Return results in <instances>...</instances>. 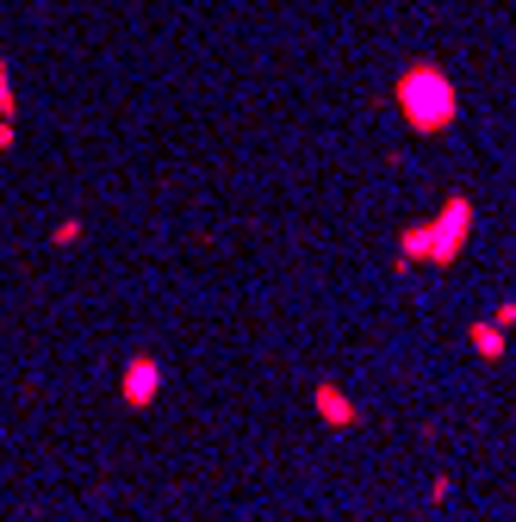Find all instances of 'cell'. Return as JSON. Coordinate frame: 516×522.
I'll return each instance as SVG.
<instances>
[{"label":"cell","instance_id":"6da1fadb","mask_svg":"<svg viewBox=\"0 0 516 522\" xmlns=\"http://www.w3.org/2000/svg\"><path fill=\"white\" fill-rule=\"evenodd\" d=\"M398 112L411 131H448L454 125V81L429 63H417L411 75H398Z\"/></svg>","mask_w":516,"mask_h":522},{"label":"cell","instance_id":"7a4b0ae2","mask_svg":"<svg viewBox=\"0 0 516 522\" xmlns=\"http://www.w3.org/2000/svg\"><path fill=\"white\" fill-rule=\"evenodd\" d=\"M467 230H473V200L448 193L442 211L429 218V255H423V268H454V255L467 249Z\"/></svg>","mask_w":516,"mask_h":522},{"label":"cell","instance_id":"3957f363","mask_svg":"<svg viewBox=\"0 0 516 522\" xmlns=\"http://www.w3.org/2000/svg\"><path fill=\"white\" fill-rule=\"evenodd\" d=\"M156 392H162V361L156 354H131L125 361V380H119V398L143 411V404H156Z\"/></svg>","mask_w":516,"mask_h":522},{"label":"cell","instance_id":"277c9868","mask_svg":"<svg viewBox=\"0 0 516 522\" xmlns=\"http://www.w3.org/2000/svg\"><path fill=\"white\" fill-rule=\"evenodd\" d=\"M311 411L330 423V429H361V404H355L336 380H317V385H311Z\"/></svg>","mask_w":516,"mask_h":522},{"label":"cell","instance_id":"5b68a950","mask_svg":"<svg viewBox=\"0 0 516 522\" xmlns=\"http://www.w3.org/2000/svg\"><path fill=\"white\" fill-rule=\"evenodd\" d=\"M429 255V224H405V237H398V268L405 261H423Z\"/></svg>","mask_w":516,"mask_h":522},{"label":"cell","instance_id":"8992f818","mask_svg":"<svg viewBox=\"0 0 516 522\" xmlns=\"http://www.w3.org/2000/svg\"><path fill=\"white\" fill-rule=\"evenodd\" d=\"M473 348H480V361H504V330L485 317V323H473Z\"/></svg>","mask_w":516,"mask_h":522},{"label":"cell","instance_id":"52a82bcc","mask_svg":"<svg viewBox=\"0 0 516 522\" xmlns=\"http://www.w3.org/2000/svg\"><path fill=\"white\" fill-rule=\"evenodd\" d=\"M454 497V479H429V504H448Z\"/></svg>","mask_w":516,"mask_h":522},{"label":"cell","instance_id":"ba28073f","mask_svg":"<svg viewBox=\"0 0 516 522\" xmlns=\"http://www.w3.org/2000/svg\"><path fill=\"white\" fill-rule=\"evenodd\" d=\"M491 323H498V330H511V323H516V299H504V305L491 312Z\"/></svg>","mask_w":516,"mask_h":522}]
</instances>
